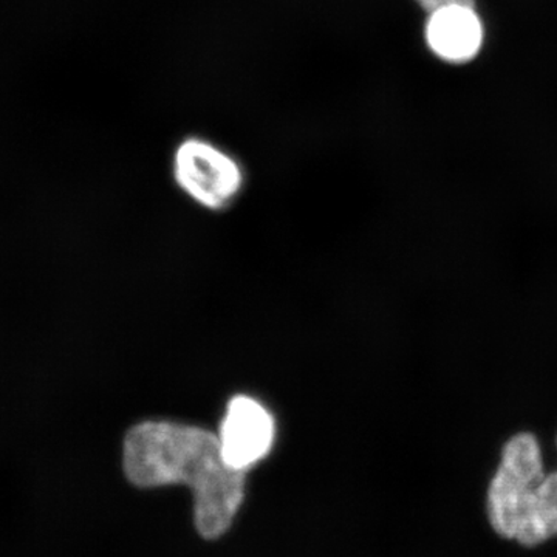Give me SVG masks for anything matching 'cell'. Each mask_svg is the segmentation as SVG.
<instances>
[{
    "mask_svg": "<svg viewBox=\"0 0 557 557\" xmlns=\"http://www.w3.org/2000/svg\"><path fill=\"white\" fill-rule=\"evenodd\" d=\"M424 35L435 57L463 64L474 60L482 49L483 24L474 7L446 5L429 13Z\"/></svg>",
    "mask_w": 557,
    "mask_h": 557,
    "instance_id": "cell-5",
    "label": "cell"
},
{
    "mask_svg": "<svg viewBox=\"0 0 557 557\" xmlns=\"http://www.w3.org/2000/svg\"><path fill=\"white\" fill-rule=\"evenodd\" d=\"M124 474L132 485H188L194 494V523L203 539L222 537L245 498V472L223 460L218 435L171 421H145L127 432Z\"/></svg>",
    "mask_w": 557,
    "mask_h": 557,
    "instance_id": "cell-1",
    "label": "cell"
},
{
    "mask_svg": "<svg viewBox=\"0 0 557 557\" xmlns=\"http://www.w3.org/2000/svg\"><path fill=\"white\" fill-rule=\"evenodd\" d=\"M418 5L431 13V11L442 9L446 5H468L474 7L475 0H417Z\"/></svg>",
    "mask_w": 557,
    "mask_h": 557,
    "instance_id": "cell-6",
    "label": "cell"
},
{
    "mask_svg": "<svg viewBox=\"0 0 557 557\" xmlns=\"http://www.w3.org/2000/svg\"><path fill=\"white\" fill-rule=\"evenodd\" d=\"M180 188L209 209L228 207L244 183L239 164L223 150L199 138H189L175 153Z\"/></svg>",
    "mask_w": 557,
    "mask_h": 557,
    "instance_id": "cell-3",
    "label": "cell"
},
{
    "mask_svg": "<svg viewBox=\"0 0 557 557\" xmlns=\"http://www.w3.org/2000/svg\"><path fill=\"white\" fill-rule=\"evenodd\" d=\"M276 438L270 410L251 397H234L226 408L218 435L223 460L234 471L245 472L269 456Z\"/></svg>",
    "mask_w": 557,
    "mask_h": 557,
    "instance_id": "cell-4",
    "label": "cell"
},
{
    "mask_svg": "<svg viewBox=\"0 0 557 557\" xmlns=\"http://www.w3.org/2000/svg\"><path fill=\"white\" fill-rule=\"evenodd\" d=\"M483 512L497 541L523 552L557 542V471L545 469L541 443L522 432L502 448L485 491Z\"/></svg>",
    "mask_w": 557,
    "mask_h": 557,
    "instance_id": "cell-2",
    "label": "cell"
}]
</instances>
